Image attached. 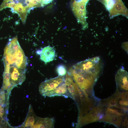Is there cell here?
Segmentation results:
<instances>
[{
    "mask_svg": "<svg viewBox=\"0 0 128 128\" xmlns=\"http://www.w3.org/2000/svg\"><path fill=\"white\" fill-rule=\"evenodd\" d=\"M4 66L2 90L10 93L15 87L21 85L26 78L27 59L18 42L17 36L9 40L4 50Z\"/></svg>",
    "mask_w": 128,
    "mask_h": 128,
    "instance_id": "6da1fadb",
    "label": "cell"
},
{
    "mask_svg": "<svg viewBox=\"0 0 128 128\" xmlns=\"http://www.w3.org/2000/svg\"><path fill=\"white\" fill-rule=\"evenodd\" d=\"M103 67L101 59L96 56L75 64L70 69L68 74L79 88L91 92Z\"/></svg>",
    "mask_w": 128,
    "mask_h": 128,
    "instance_id": "7a4b0ae2",
    "label": "cell"
},
{
    "mask_svg": "<svg viewBox=\"0 0 128 128\" xmlns=\"http://www.w3.org/2000/svg\"><path fill=\"white\" fill-rule=\"evenodd\" d=\"M89 0H72L71 7L78 22L81 23L83 29L87 27L86 21V5Z\"/></svg>",
    "mask_w": 128,
    "mask_h": 128,
    "instance_id": "3957f363",
    "label": "cell"
},
{
    "mask_svg": "<svg viewBox=\"0 0 128 128\" xmlns=\"http://www.w3.org/2000/svg\"><path fill=\"white\" fill-rule=\"evenodd\" d=\"M65 80L64 76H59L42 82L39 86L40 93L44 96L50 97L52 93Z\"/></svg>",
    "mask_w": 128,
    "mask_h": 128,
    "instance_id": "277c9868",
    "label": "cell"
},
{
    "mask_svg": "<svg viewBox=\"0 0 128 128\" xmlns=\"http://www.w3.org/2000/svg\"><path fill=\"white\" fill-rule=\"evenodd\" d=\"M103 110L102 105L93 107L78 121V125L81 126L100 120L104 116L102 113Z\"/></svg>",
    "mask_w": 128,
    "mask_h": 128,
    "instance_id": "5b68a950",
    "label": "cell"
},
{
    "mask_svg": "<svg viewBox=\"0 0 128 128\" xmlns=\"http://www.w3.org/2000/svg\"><path fill=\"white\" fill-rule=\"evenodd\" d=\"M117 89L128 90V73L123 67L120 68L115 77Z\"/></svg>",
    "mask_w": 128,
    "mask_h": 128,
    "instance_id": "8992f818",
    "label": "cell"
},
{
    "mask_svg": "<svg viewBox=\"0 0 128 128\" xmlns=\"http://www.w3.org/2000/svg\"><path fill=\"white\" fill-rule=\"evenodd\" d=\"M65 83L69 97L75 100L76 98L79 96L78 87L68 73L66 74Z\"/></svg>",
    "mask_w": 128,
    "mask_h": 128,
    "instance_id": "52a82bcc",
    "label": "cell"
},
{
    "mask_svg": "<svg viewBox=\"0 0 128 128\" xmlns=\"http://www.w3.org/2000/svg\"><path fill=\"white\" fill-rule=\"evenodd\" d=\"M109 11L110 18L120 15L128 17V9L122 0H117L113 7Z\"/></svg>",
    "mask_w": 128,
    "mask_h": 128,
    "instance_id": "ba28073f",
    "label": "cell"
},
{
    "mask_svg": "<svg viewBox=\"0 0 128 128\" xmlns=\"http://www.w3.org/2000/svg\"><path fill=\"white\" fill-rule=\"evenodd\" d=\"M55 54V51L53 47L49 46H46L43 48L40 51V59L44 62H49L54 59Z\"/></svg>",
    "mask_w": 128,
    "mask_h": 128,
    "instance_id": "9c48e42d",
    "label": "cell"
},
{
    "mask_svg": "<svg viewBox=\"0 0 128 128\" xmlns=\"http://www.w3.org/2000/svg\"><path fill=\"white\" fill-rule=\"evenodd\" d=\"M100 121L112 124L117 127L121 125L123 121L122 116L106 113V114Z\"/></svg>",
    "mask_w": 128,
    "mask_h": 128,
    "instance_id": "30bf717a",
    "label": "cell"
},
{
    "mask_svg": "<svg viewBox=\"0 0 128 128\" xmlns=\"http://www.w3.org/2000/svg\"><path fill=\"white\" fill-rule=\"evenodd\" d=\"M54 122L52 118H39L31 128H52L54 127Z\"/></svg>",
    "mask_w": 128,
    "mask_h": 128,
    "instance_id": "8fae6325",
    "label": "cell"
},
{
    "mask_svg": "<svg viewBox=\"0 0 128 128\" xmlns=\"http://www.w3.org/2000/svg\"><path fill=\"white\" fill-rule=\"evenodd\" d=\"M55 96H62L66 98L69 97L65 81L58 87L50 97Z\"/></svg>",
    "mask_w": 128,
    "mask_h": 128,
    "instance_id": "7c38bea8",
    "label": "cell"
},
{
    "mask_svg": "<svg viewBox=\"0 0 128 128\" xmlns=\"http://www.w3.org/2000/svg\"><path fill=\"white\" fill-rule=\"evenodd\" d=\"M118 93L116 91L111 96L106 99L102 101L103 105H107L109 107H115L118 106Z\"/></svg>",
    "mask_w": 128,
    "mask_h": 128,
    "instance_id": "4fadbf2b",
    "label": "cell"
},
{
    "mask_svg": "<svg viewBox=\"0 0 128 128\" xmlns=\"http://www.w3.org/2000/svg\"><path fill=\"white\" fill-rule=\"evenodd\" d=\"M33 111L30 108L29 110L28 114L25 121L23 124L22 127L26 128H30L35 123V119L33 114H32Z\"/></svg>",
    "mask_w": 128,
    "mask_h": 128,
    "instance_id": "5bb4252c",
    "label": "cell"
},
{
    "mask_svg": "<svg viewBox=\"0 0 128 128\" xmlns=\"http://www.w3.org/2000/svg\"><path fill=\"white\" fill-rule=\"evenodd\" d=\"M56 71L59 76H63L66 74L67 71L65 66L62 64H60L57 67Z\"/></svg>",
    "mask_w": 128,
    "mask_h": 128,
    "instance_id": "9a60e30c",
    "label": "cell"
},
{
    "mask_svg": "<svg viewBox=\"0 0 128 128\" xmlns=\"http://www.w3.org/2000/svg\"><path fill=\"white\" fill-rule=\"evenodd\" d=\"M103 3L106 7H110L113 5L117 0H97Z\"/></svg>",
    "mask_w": 128,
    "mask_h": 128,
    "instance_id": "2e32d148",
    "label": "cell"
},
{
    "mask_svg": "<svg viewBox=\"0 0 128 128\" xmlns=\"http://www.w3.org/2000/svg\"><path fill=\"white\" fill-rule=\"evenodd\" d=\"M53 0H42V4L44 6L51 2Z\"/></svg>",
    "mask_w": 128,
    "mask_h": 128,
    "instance_id": "e0dca14e",
    "label": "cell"
},
{
    "mask_svg": "<svg viewBox=\"0 0 128 128\" xmlns=\"http://www.w3.org/2000/svg\"><path fill=\"white\" fill-rule=\"evenodd\" d=\"M5 113V110L4 106L2 107L0 109V117L2 118L3 116Z\"/></svg>",
    "mask_w": 128,
    "mask_h": 128,
    "instance_id": "ac0fdd59",
    "label": "cell"
},
{
    "mask_svg": "<svg viewBox=\"0 0 128 128\" xmlns=\"http://www.w3.org/2000/svg\"><path fill=\"white\" fill-rule=\"evenodd\" d=\"M128 42H126L123 43L122 45V47H123V49L125 51L128 52Z\"/></svg>",
    "mask_w": 128,
    "mask_h": 128,
    "instance_id": "d6986e66",
    "label": "cell"
},
{
    "mask_svg": "<svg viewBox=\"0 0 128 128\" xmlns=\"http://www.w3.org/2000/svg\"><path fill=\"white\" fill-rule=\"evenodd\" d=\"M5 102L2 101H0V109L4 105H5Z\"/></svg>",
    "mask_w": 128,
    "mask_h": 128,
    "instance_id": "ffe728a7",
    "label": "cell"
},
{
    "mask_svg": "<svg viewBox=\"0 0 128 128\" xmlns=\"http://www.w3.org/2000/svg\"></svg>",
    "mask_w": 128,
    "mask_h": 128,
    "instance_id": "44dd1931",
    "label": "cell"
}]
</instances>
